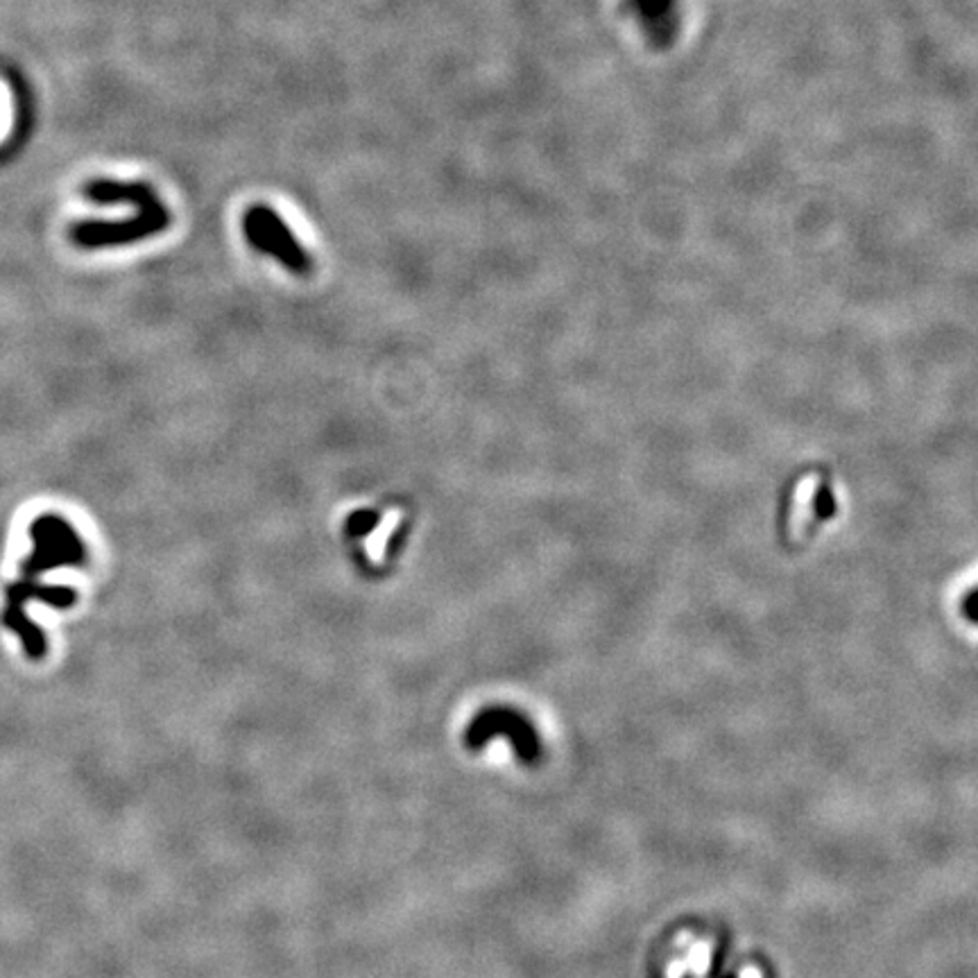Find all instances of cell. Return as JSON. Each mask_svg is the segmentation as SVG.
Listing matches in <instances>:
<instances>
[{"mask_svg":"<svg viewBox=\"0 0 978 978\" xmlns=\"http://www.w3.org/2000/svg\"><path fill=\"white\" fill-rule=\"evenodd\" d=\"M32 553L21 565V578L37 580L39 576L61 569L82 567L87 562V546L80 533L57 514H44L30 526Z\"/></svg>","mask_w":978,"mask_h":978,"instance_id":"cell-1","label":"cell"},{"mask_svg":"<svg viewBox=\"0 0 978 978\" xmlns=\"http://www.w3.org/2000/svg\"><path fill=\"white\" fill-rule=\"evenodd\" d=\"M168 227H170V212L159 197H155L138 208V214L132 220H121V223L84 220L73 225L71 240L82 250L118 248V244L146 240Z\"/></svg>","mask_w":978,"mask_h":978,"instance_id":"cell-2","label":"cell"},{"mask_svg":"<svg viewBox=\"0 0 978 978\" xmlns=\"http://www.w3.org/2000/svg\"><path fill=\"white\" fill-rule=\"evenodd\" d=\"M242 231L254 250L276 259L291 272L304 276L312 270V261L297 242L295 234L270 206L257 204L248 208V214L242 218Z\"/></svg>","mask_w":978,"mask_h":978,"instance_id":"cell-3","label":"cell"},{"mask_svg":"<svg viewBox=\"0 0 978 978\" xmlns=\"http://www.w3.org/2000/svg\"><path fill=\"white\" fill-rule=\"evenodd\" d=\"M376 521H378V514H376V512H372V510H361V512H354L352 516H349V521H346V526H349V535H354V537H363V535L372 533V531H374V526H376Z\"/></svg>","mask_w":978,"mask_h":978,"instance_id":"cell-4","label":"cell"}]
</instances>
